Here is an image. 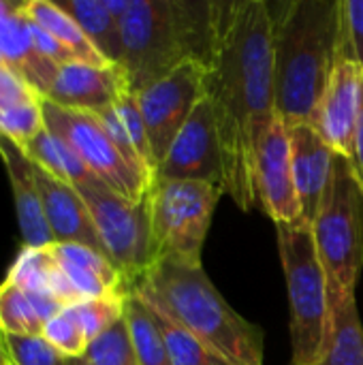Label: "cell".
Here are the masks:
<instances>
[{"instance_id":"1","label":"cell","mask_w":363,"mask_h":365,"mask_svg":"<svg viewBox=\"0 0 363 365\" xmlns=\"http://www.w3.org/2000/svg\"><path fill=\"white\" fill-rule=\"evenodd\" d=\"M223 152V188L242 207H259L257 158L278 118L274 30L267 2H225L220 38L203 79Z\"/></svg>"},{"instance_id":"2","label":"cell","mask_w":363,"mask_h":365,"mask_svg":"<svg viewBox=\"0 0 363 365\" xmlns=\"http://www.w3.org/2000/svg\"><path fill=\"white\" fill-rule=\"evenodd\" d=\"M225 2L128 0L118 17L122 71L128 92L139 94L186 62L205 68L220 38Z\"/></svg>"},{"instance_id":"3","label":"cell","mask_w":363,"mask_h":365,"mask_svg":"<svg viewBox=\"0 0 363 365\" xmlns=\"http://www.w3.org/2000/svg\"><path fill=\"white\" fill-rule=\"evenodd\" d=\"M126 293L137 295L231 365H263V331L223 299L201 265L158 259Z\"/></svg>"},{"instance_id":"4","label":"cell","mask_w":363,"mask_h":365,"mask_svg":"<svg viewBox=\"0 0 363 365\" xmlns=\"http://www.w3.org/2000/svg\"><path fill=\"white\" fill-rule=\"evenodd\" d=\"M274 94L285 126L310 122L338 64L340 0H293L272 6Z\"/></svg>"},{"instance_id":"5","label":"cell","mask_w":363,"mask_h":365,"mask_svg":"<svg viewBox=\"0 0 363 365\" xmlns=\"http://www.w3.org/2000/svg\"><path fill=\"white\" fill-rule=\"evenodd\" d=\"M276 235L291 304L293 365H319L332 346L334 310L312 225L282 222L276 225Z\"/></svg>"},{"instance_id":"6","label":"cell","mask_w":363,"mask_h":365,"mask_svg":"<svg viewBox=\"0 0 363 365\" xmlns=\"http://www.w3.org/2000/svg\"><path fill=\"white\" fill-rule=\"evenodd\" d=\"M312 233L332 302L355 295L363 267V188L349 158H336L334 180L312 222Z\"/></svg>"},{"instance_id":"7","label":"cell","mask_w":363,"mask_h":365,"mask_svg":"<svg viewBox=\"0 0 363 365\" xmlns=\"http://www.w3.org/2000/svg\"><path fill=\"white\" fill-rule=\"evenodd\" d=\"M223 195L220 186L208 182L154 180L150 188L154 261L178 259L201 265L203 242Z\"/></svg>"},{"instance_id":"8","label":"cell","mask_w":363,"mask_h":365,"mask_svg":"<svg viewBox=\"0 0 363 365\" xmlns=\"http://www.w3.org/2000/svg\"><path fill=\"white\" fill-rule=\"evenodd\" d=\"M77 190L90 210L107 259L120 272L128 291L154 263L150 192L141 201H128L103 182L86 184Z\"/></svg>"},{"instance_id":"9","label":"cell","mask_w":363,"mask_h":365,"mask_svg":"<svg viewBox=\"0 0 363 365\" xmlns=\"http://www.w3.org/2000/svg\"><path fill=\"white\" fill-rule=\"evenodd\" d=\"M41 109L45 128L60 137L105 186L128 201H141L150 192L152 184L122 158L94 113L64 109L45 98Z\"/></svg>"},{"instance_id":"10","label":"cell","mask_w":363,"mask_h":365,"mask_svg":"<svg viewBox=\"0 0 363 365\" xmlns=\"http://www.w3.org/2000/svg\"><path fill=\"white\" fill-rule=\"evenodd\" d=\"M203 79L205 66L199 62H186L160 81L135 94L148 128L156 169L167 156L182 126L188 122L197 105L205 98Z\"/></svg>"},{"instance_id":"11","label":"cell","mask_w":363,"mask_h":365,"mask_svg":"<svg viewBox=\"0 0 363 365\" xmlns=\"http://www.w3.org/2000/svg\"><path fill=\"white\" fill-rule=\"evenodd\" d=\"M223 152L214 111L203 98L178 133L167 156L158 165L154 180L208 182L223 188Z\"/></svg>"},{"instance_id":"12","label":"cell","mask_w":363,"mask_h":365,"mask_svg":"<svg viewBox=\"0 0 363 365\" xmlns=\"http://www.w3.org/2000/svg\"><path fill=\"white\" fill-rule=\"evenodd\" d=\"M363 109V66L357 62H338L317 107L310 126L342 158L353 156L355 133Z\"/></svg>"},{"instance_id":"13","label":"cell","mask_w":363,"mask_h":365,"mask_svg":"<svg viewBox=\"0 0 363 365\" xmlns=\"http://www.w3.org/2000/svg\"><path fill=\"white\" fill-rule=\"evenodd\" d=\"M257 201L276 225L302 220V205L293 180L289 128L280 115L274 120L259 148Z\"/></svg>"},{"instance_id":"14","label":"cell","mask_w":363,"mask_h":365,"mask_svg":"<svg viewBox=\"0 0 363 365\" xmlns=\"http://www.w3.org/2000/svg\"><path fill=\"white\" fill-rule=\"evenodd\" d=\"M124 94H128V81L122 66L68 62L58 68L45 101L64 109L96 113L113 107Z\"/></svg>"},{"instance_id":"15","label":"cell","mask_w":363,"mask_h":365,"mask_svg":"<svg viewBox=\"0 0 363 365\" xmlns=\"http://www.w3.org/2000/svg\"><path fill=\"white\" fill-rule=\"evenodd\" d=\"M289 141L293 180L302 205V220L312 225L332 186L338 154L321 139L310 122L293 124L289 128Z\"/></svg>"},{"instance_id":"16","label":"cell","mask_w":363,"mask_h":365,"mask_svg":"<svg viewBox=\"0 0 363 365\" xmlns=\"http://www.w3.org/2000/svg\"><path fill=\"white\" fill-rule=\"evenodd\" d=\"M34 169V180L36 188L43 201V212L49 225V231L53 235L56 244H79L88 246L96 252L105 255V246L96 233L94 220L90 216V210L79 195V190L53 175H49L45 169L36 167Z\"/></svg>"},{"instance_id":"17","label":"cell","mask_w":363,"mask_h":365,"mask_svg":"<svg viewBox=\"0 0 363 365\" xmlns=\"http://www.w3.org/2000/svg\"><path fill=\"white\" fill-rule=\"evenodd\" d=\"M0 158L6 169V178L13 190L15 199V212H17V222L24 240V248H47L53 242V235L49 231L45 212H43V201L36 188L34 180V169L32 160L26 156V152L11 139L0 137Z\"/></svg>"},{"instance_id":"18","label":"cell","mask_w":363,"mask_h":365,"mask_svg":"<svg viewBox=\"0 0 363 365\" xmlns=\"http://www.w3.org/2000/svg\"><path fill=\"white\" fill-rule=\"evenodd\" d=\"M0 60L41 98H45L58 75L60 66L43 58L34 49L28 17L21 11V2L0 24Z\"/></svg>"},{"instance_id":"19","label":"cell","mask_w":363,"mask_h":365,"mask_svg":"<svg viewBox=\"0 0 363 365\" xmlns=\"http://www.w3.org/2000/svg\"><path fill=\"white\" fill-rule=\"evenodd\" d=\"M47 248L81 302L126 293L120 272L101 252L79 244H51Z\"/></svg>"},{"instance_id":"20","label":"cell","mask_w":363,"mask_h":365,"mask_svg":"<svg viewBox=\"0 0 363 365\" xmlns=\"http://www.w3.org/2000/svg\"><path fill=\"white\" fill-rule=\"evenodd\" d=\"M21 11H24V15L28 19H32L36 26H41L53 38H58L75 56L77 62L96 64V66L109 64L98 53V49L90 43V38L79 28V24L66 11H62L58 6V2H51V0H24Z\"/></svg>"},{"instance_id":"21","label":"cell","mask_w":363,"mask_h":365,"mask_svg":"<svg viewBox=\"0 0 363 365\" xmlns=\"http://www.w3.org/2000/svg\"><path fill=\"white\" fill-rule=\"evenodd\" d=\"M58 6L66 11L79 28L86 32L90 43L109 62H122V34L120 24L107 9L105 0H58Z\"/></svg>"},{"instance_id":"22","label":"cell","mask_w":363,"mask_h":365,"mask_svg":"<svg viewBox=\"0 0 363 365\" xmlns=\"http://www.w3.org/2000/svg\"><path fill=\"white\" fill-rule=\"evenodd\" d=\"M26 156L41 169H45L49 175L79 188L86 184L101 182L92 171L83 165V160L53 133L43 128L34 139H30L26 145H19Z\"/></svg>"},{"instance_id":"23","label":"cell","mask_w":363,"mask_h":365,"mask_svg":"<svg viewBox=\"0 0 363 365\" xmlns=\"http://www.w3.org/2000/svg\"><path fill=\"white\" fill-rule=\"evenodd\" d=\"M124 321L139 365H173L158 314L137 295H124Z\"/></svg>"},{"instance_id":"24","label":"cell","mask_w":363,"mask_h":365,"mask_svg":"<svg viewBox=\"0 0 363 365\" xmlns=\"http://www.w3.org/2000/svg\"><path fill=\"white\" fill-rule=\"evenodd\" d=\"M334 338L325 359L319 365H363V329L355 295L332 302Z\"/></svg>"},{"instance_id":"25","label":"cell","mask_w":363,"mask_h":365,"mask_svg":"<svg viewBox=\"0 0 363 365\" xmlns=\"http://www.w3.org/2000/svg\"><path fill=\"white\" fill-rule=\"evenodd\" d=\"M53 259L47 248H21L6 280L17 284L28 297H56L53 295ZM62 304V302H60Z\"/></svg>"},{"instance_id":"26","label":"cell","mask_w":363,"mask_h":365,"mask_svg":"<svg viewBox=\"0 0 363 365\" xmlns=\"http://www.w3.org/2000/svg\"><path fill=\"white\" fill-rule=\"evenodd\" d=\"M43 327L30 297L17 284L4 280L0 284V331L6 336H41Z\"/></svg>"},{"instance_id":"27","label":"cell","mask_w":363,"mask_h":365,"mask_svg":"<svg viewBox=\"0 0 363 365\" xmlns=\"http://www.w3.org/2000/svg\"><path fill=\"white\" fill-rule=\"evenodd\" d=\"M124 295L126 293L107 295L98 299H83L75 306H68L77 317L79 325L83 327L88 342L96 340L101 334H105L111 325H116L124 317Z\"/></svg>"},{"instance_id":"28","label":"cell","mask_w":363,"mask_h":365,"mask_svg":"<svg viewBox=\"0 0 363 365\" xmlns=\"http://www.w3.org/2000/svg\"><path fill=\"white\" fill-rule=\"evenodd\" d=\"M83 359L88 365H139L124 317L90 342Z\"/></svg>"},{"instance_id":"29","label":"cell","mask_w":363,"mask_h":365,"mask_svg":"<svg viewBox=\"0 0 363 365\" xmlns=\"http://www.w3.org/2000/svg\"><path fill=\"white\" fill-rule=\"evenodd\" d=\"M158 323H160L165 342L169 346V355H171L173 365H231L223 357H218L214 351H210L205 344H201L197 338H193L188 331H184L175 323L163 319L160 314H158Z\"/></svg>"},{"instance_id":"30","label":"cell","mask_w":363,"mask_h":365,"mask_svg":"<svg viewBox=\"0 0 363 365\" xmlns=\"http://www.w3.org/2000/svg\"><path fill=\"white\" fill-rule=\"evenodd\" d=\"M43 128L41 98H30L0 109V137H6L17 145H26Z\"/></svg>"},{"instance_id":"31","label":"cell","mask_w":363,"mask_h":365,"mask_svg":"<svg viewBox=\"0 0 363 365\" xmlns=\"http://www.w3.org/2000/svg\"><path fill=\"white\" fill-rule=\"evenodd\" d=\"M58 353H62L66 359H79L88 351V338L83 334V327L79 325L77 317L71 308H64L58 317L45 323L41 334Z\"/></svg>"},{"instance_id":"32","label":"cell","mask_w":363,"mask_h":365,"mask_svg":"<svg viewBox=\"0 0 363 365\" xmlns=\"http://www.w3.org/2000/svg\"><path fill=\"white\" fill-rule=\"evenodd\" d=\"M4 349L11 365H68V359L58 353L43 336H6Z\"/></svg>"},{"instance_id":"33","label":"cell","mask_w":363,"mask_h":365,"mask_svg":"<svg viewBox=\"0 0 363 365\" xmlns=\"http://www.w3.org/2000/svg\"><path fill=\"white\" fill-rule=\"evenodd\" d=\"M338 62L351 60L363 66V0H340Z\"/></svg>"},{"instance_id":"34","label":"cell","mask_w":363,"mask_h":365,"mask_svg":"<svg viewBox=\"0 0 363 365\" xmlns=\"http://www.w3.org/2000/svg\"><path fill=\"white\" fill-rule=\"evenodd\" d=\"M116 111L124 124V130L135 148V152L139 154V158L143 160V165L148 167V171L156 173V160L152 156V148H150V137H148V128H145V122H143V115L139 111V105H137V98L135 94H124L118 103H116Z\"/></svg>"},{"instance_id":"35","label":"cell","mask_w":363,"mask_h":365,"mask_svg":"<svg viewBox=\"0 0 363 365\" xmlns=\"http://www.w3.org/2000/svg\"><path fill=\"white\" fill-rule=\"evenodd\" d=\"M28 28H30V36H32L34 49H36L43 58L51 60V62L58 64V66L68 64V62H77L75 56H73L58 38H53L49 32H45V30H43L41 26H36L32 19H28Z\"/></svg>"},{"instance_id":"36","label":"cell","mask_w":363,"mask_h":365,"mask_svg":"<svg viewBox=\"0 0 363 365\" xmlns=\"http://www.w3.org/2000/svg\"><path fill=\"white\" fill-rule=\"evenodd\" d=\"M30 98H41V96H36L13 71L0 64V109L15 105V103L30 101Z\"/></svg>"},{"instance_id":"37","label":"cell","mask_w":363,"mask_h":365,"mask_svg":"<svg viewBox=\"0 0 363 365\" xmlns=\"http://www.w3.org/2000/svg\"><path fill=\"white\" fill-rule=\"evenodd\" d=\"M351 167H353V173L357 178V182L362 184L363 188V109L362 118H359V126H357V133H355V145H353V156H351Z\"/></svg>"},{"instance_id":"38","label":"cell","mask_w":363,"mask_h":365,"mask_svg":"<svg viewBox=\"0 0 363 365\" xmlns=\"http://www.w3.org/2000/svg\"><path fill=\"white\" fill-rule=\"evenodd\" d=\"M17 4H19V2H4V0H0V24L17 9Z\"/></svg>"},{"instance_id":"39","label":"cell","mask_w":363,"mask_h":365,"mask_svg":"<svg viewBox=\"0 0 363 365\" xmlns=\"http://www.w3.org/2000/svg\"><path fill=\"white\" fill-rule=\"evenodd\" d=\"M0 359H9V357H6V349H4V338H2V331H0Z\"/></svg>"},{"instance_id":"40","label":"cell","mask_w":363,"mask_h":365,"mask_svg":"<svg viewBox=\"0 0 363 365\" xmlns=\"http://www.w3.org/2000/svg\"><path fill=\"white\" fill-rule=\"evenodd\" d=\"M68 365H88V361L83 357H79V359H68Z\"/></svg>"},{"instance_id":"41","label":"cell","mask_w":363,"mask_h":365,"mask_svg":"<svg viewBox=\"0 0 363 365\" xmlns=\"http://www.w3.org/2000/svg\"><path fill=\"white\" fill-rule=\"evenodd\" d=\"M0 365H11V361L9 359H0Z\"/></svg>"},{"instance_id":"42","label":"cell","mask_w":363,"mask_h":365,"mask_svg":"<svg viewBox=\"0 0 363 365\" xmlns=\"http://www.w3.org/2000/svg\"><path fill=\"white\" fill-rule=\"evenodd\" d=\"M0 64H2V60H0Z\"/></svg>"}]
</instances>
